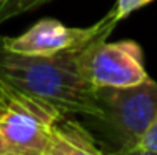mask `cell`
I'll return each instance as SVG.
<instances>
[{"mask_svg":"<svg viewBox=\"0 0 157 155\" xmlns=\"http://www.w3.org/2000/svg\"><path fill=\"white\" fill-rule=\"evenodd\" d=\"M78 50L52 55L22 54L9 49L0 35V80L52 103L63 113L90 115L97 110V103L94 87L78 72Z\"/></svg>","mask_w":157,"mask_h":155,"instance_id":"cell-1","label":"cell"},{"mask_svg":"<svg viewBox=\"0 0 157 155\" xmlns=\"http://www.w3.org/2000/svg\"><path fill=\"white\" fill-rule=\"evenodd\" d=\"M94 97L97 110L80 119L102 155H132L157 117V82L147 79L132 87H95Z\"/></svg>","mask_w":157,"mask_h":155,"instance_id":"cell-2","label":"cell"},{"mask_svg":"<svg viewBox=\"0 0 157 155\" xmlns=\"http://www.w3.org/2000/svg\"><path fill=\"white\" fill-rule=\"evenodd\" d=\"M70 117L0 80V155H63Z\"/></svg>","mask_w":157,"mask_h":155,"instance_id":"cell-3","label":"cell"},{"mask_svg":"<svg viewBox=\"0 0 157 155\" xmlns=\"http://www.w3.org/2000/svg\"><path fill=\"white\" fill-rule=\"evenodd\" d=\"M80 75L92 87H132L149 79L137 42L97 39L77 52Z\"/></svg>","mask_w":157,"mask_h":155,"instance_id":"cell-4","label":"cell"},{"mask_svg":"<svg viewBox=\"0 0 157 155\" xmlns=\"http://www.w3.org/2000/svg\"><path fill=\"white\" fill-rule=\"evenodd\" d=\"M119 22L112 10L92 27H67L57 18H42L17 37H3L9 49L33 55H52L63 50H78L97 39H107Z\"/></svg>","mask_w":157,"mask_h":155,"instance_id":"cell-5","label":"cell"},{"mask_svg":"<svg viewBox=\"0 0 157 155\" xmlns=\"http://www.w3.org/2000/svg\"><path fill=\"white\" fill-rule=\"evenodd\" d=\"M48 2L50 0H0V24L25 12L35 10Z\"/></svg>","mask_w":157,"mask_h":155,"instance_id":"cell-6","label":"cell"},{"mask_svg":"<svg viewBox=\"0 0 157 155\" xmlns=\"http://www.w3.org/2000/svg\"><path fill=\"white\" fill-rule=\"evenodd\" d=\"M134 153H154V155H157V117L151 122L147 130L140 137Z\"/></svg>","mask_w":157,"mask_h":155,"instance_id":"cell-7","label":"cell"},{"mask_svg":"<svg viewBox=\"0 0 157 155\" xmlns=\"http://www.w3.org/2000/svg\"><path fill=\"white\" fill-rule=\"evenodd\" d=\"M152 2V0H117L115 7L112 9V13H114V18L117 22H121L122 18H125L129 13H132L134 10L144 7L145 3Z\"/></svg>","mask_w":157,"mask_h":155,"instance_id":"cell-8","label":"cell"}]
</instances>
